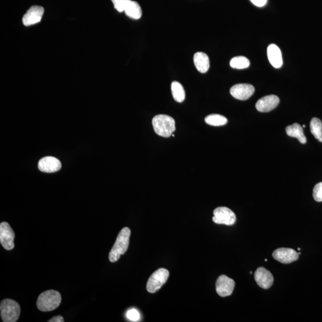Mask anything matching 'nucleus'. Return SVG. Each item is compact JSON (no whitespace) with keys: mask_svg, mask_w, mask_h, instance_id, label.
<instances>
[{"mask_svg":"<svg viewBox=\"0 0 322 322\" xmlns=\"http://www.w3.org/2000/svg\"><path fill=\"white\" fill-rule=\"evenodd\" d=\"M254 278L258 286L264 289L270 288L273 284L274 278L271 272L262 267L256 269Z\"/></svg>","mask_w":322,"mask_h":322,"instance_id":"nucleus-11","label":"nucleus"},{"mask_svg":"<svg viewBox=\"0 0 322 322\" xmlns=\"http://www.w3.org/2000/svg\"><path fill=\"white\" fill-rule=\"evenodd\" d=\"M313 198L317 202H322V182L318 183L313 188Z\"/></svg>","mask_w":322,"mask_h":322,"instance_id":"nucleus-25","label":"nucleus"},{"mask_svg":"<svg viewBox=\"0 0 322 322\" xmlns=\"http://www.w3.org/2000/svg\"><path fill=\"white\" fill-rule=\"evenodd\" d=\"M213 214V221L216 224L232 226L237 220V217L234 212L224 206L215 209Z\"/></svg>","mask_w":322,"mask_h":322,"instance_id":"nucleus-6","label":"nucleus"},{"mask_svg":"<svg viewBox=\"0 0 322 322\" xmlns=\"http://www.w3.org/2000/svg\"><path fill=\"white\" fill-rule=\"evenodd\" d=\"M298 251H300V250H301V249H300V248H298Z\"/></svg>","mask_w":322,"mask_h":322,"instance_id":"nucleus-29","label":"nucleus"},{"mask_svg":"<svg viewBox=\"0 0 322 322\" xmlns=\"http://www.w3.org/2000/svg\"><path fill=\"white\" fill-rule=\"evenodd\" d=\"M285 130H286L287 135L289 137L297 138L302 144L307 142L306 137L304 134L303 128L298 123H294V124L289 125L286 127Z\"/></svg>","mask_w":322,"mask_h":322,"instance_id":"nucleus-17","label":"nucleus"},{"mask_svg":"<svg viewBox=\"0 0 322 322\" xmlns=\"http://www.w3.org/2000/svg\"><path fill=\"white\" fill-rule=\"evenodd\" d=\"M2 321L4 322H17L20 315V307L17 302L5 299L0 304Z\"/></svg>","mask_w":322,"mask_h":322,"instance_id":"nucleus-4","label":"nucleus"},{"mask_svg":"<svg viewBox=\"0 0 322 322\" xmlns=\"http://www.w3.org/2000/svg\"><path fill=\"white\" fill-rule=\"evenodd\" d=\"M49 322H64V319L61 316L53 317V318L50 319Z\"/></svg>","mask_w":322,"mask_h":322,"instance_id":"nucleus-27","label":"nucleus"},{"mask_svg":"<svg viewBox=\"0 0 322 322\" xmlns=\"http://www.w3.org/2000/svg\"><path fill=\"white\" fill-rule=\"evenodd\" d=\"M15 234L7 222H2L0 224V242L7 250H12L15 247L14 239Z\"/></svg>","mask_w":322,"mask_h":322,"instance_id":"nucleus-7","label":"nucleus"},{"mask_svg":"<svg viewBox=\"0 0 322 322\" xmlns=\"http://www.w3.org/2000/svg\"><path fill=\"white\" fill-rule=\"evenodd\" d=\"M205 121L206 124L211 126L220 127L226 125L228 121L226 118L222 115L211 114L205 118Z\"/></svg>","mask_w":322,"mask_h":322,"instance_id":"nucleus-20","label":"nucleus"},{"mask_svg":"<svg viewBox=\"0 0 322 322\" xmlns=\"http://www.w3.org/2000/svg\"><path fill=\"white\" fill-rule=\"evenodd\" d=\"M255 88L249 84H237L230 88V93L234 98L240 101H246L254 93Z\"/></svg>","mask_w":322,"mask_h":322,"instance_id":"nucleus-8","label":"nucleus"},{"mask_svg":"<svg viewBox=\"0 0 322 322\" xmlns=\"http://www.w3.org/2000/svg\"><path fill=\"white\" fill-rule=\"evenodd\" d=\"M255 6L261 7L265 6L268 0H250Z\"/></svg>","mask_w":322,"mask_h":322,"instance_id":"nucleus-26","label":"nucleus"},{"mask_svg":"<svg viewBox=\"0 0 322 322\" xmlns=\"http://www.w3.org/2000/svg\"><path fill=\"white\" fill-rule=\"evenodd\" d=\"M193 62L196 69L201 73H206L208 71L209 66V59L207 54L203 52H198L193 57Z\"/></svg>","mask_w":322,"mask_h":322,"instance_id":"nucleus-16","label":"nucleus"},{"mask_svg":"<svg viewBox=\"0 0 322 322\" xmlns=\"http://www.w3.org/2000/svg\"><path fill=\"white\" fill-rule=\"evenodd\" d=\"M125 14L128 17L134 19H138L142 16V10L137 2L132 1L125 10Z\"/></svg>","mask_w":322,"mask_h":322,"instance_id":"nucleus-18","label":"nucleus"},{"mask_svg":"<svg viewBox=\"0 0 322 322\" xmlns=\"http://www.w3.org/2000/svg\"><path fill=\"white\" fill-rule=\"evenodd\" d=\"M268 56L270 63L274 68H281L283 59L281 50L276 44H272L268 48Z\"/></svg>","mask_w":322,"mask_h":322,"instance_id":"nucleus-15","label":"nucleus"},{"mask_svg":"<svg viewBox=\"0 0 322 322\" xmlns=\"http://www.w3.org/2000/svg\"><path fill=\"white\" fill-rule=\"evenodd\" d=\"M279 102V98L275 95L264 96L256 102V109L260 112H269L275 109Z\"/></svg>","mask_w":322,"mask_h":322,"instance_id":"nucleus-14","label":"nucleus"},{"mask_svg":"<svg viewBox=\"0 0 322 322\" xmlns=\"http://www.w3.org/2000/svg\"><path fill=\"white\" fill-rule=\"evenodd\" d=\"M111 1L113 2L115 9L121 13L125 11L132 0H111Z\"/></svg>","mask_w":322,"mask_h":322,"instance_id":"nucleus-23","label":"nucleus"},{"mask_svg":"<svg viewBox=\"0 0 322 322\" xmlns=\"http://www.w3.org/2000/svg\"><path fill=\"white\" fill-rule=\"evenodd\" d=\"M311 133L316 139L322 143V122L318 118H313L310 122Z\"/></svg>","mask_w":322,"mask_h":322,"instance_id":"nucleus-21","label":"nucleus"},{"mask_svg":"<svg viewBox=\"0 0 322 322\" xmlns=\"http://www.w3.org/2000/svg\"><path fill=\"white\" fill-rule=\"evenodd\" d=\"M62 164L58 159L53 156H46L38 162V169L46 173H53L61 169Z\"/></svg>","mask_w":322,"mask_h":322,"instance_id":"nucleus-12","label":"nucleus"},{"mask_svg":"<svg viewBox=\"0 0 322 322\" xmlns=\"http://www.w3.org/2000/svg\"><path fill=\"white\" fill-rule=\"evenodd\" d=\"M273 257L280 263L289 264L297 261L299 255L291 248H281L277 249L273 253Z\"/></svg>","mask_w":322,"mask_h":322,"instance_id":"nucleus-10","label":"nucleus"},{"mask_svg":"<svg viewBox=\"0 0 322 322\" xmlns=\"http://www.w3.org/2000/svg\"><path fill=\"white\" fill-rule=\"evenodd\" d=\"M305 125H303V128H305Z\"/></svg>","mask_w":322,"mask_h":322,"instance_id":"nucleus-28","label":"nucleus"},{"mask_svg":"<svg viewBox=\"0 0 322 322\" xmlns=\"http://www.w3.org/2000/svg\"><path fill=\"white\" fill-rule=\"evenodd\" d=\"M126 317L128 320L132 322H138L140 319V313L135 308L128 310L126 313Z\"/></svg>","mask_w":322,"mask_h":322,"instance_id":"nucleus-24","label":"nucleus"},{"mask_svg":"<svg viewBox=\"0 0 322 322\" xmlns=\"http://www.w3.org/2000/svg\"><path fill=\"white\" fill-rule=\"evenodd\" d=\"M169 274L168 270L164 268L157 270L149 277L147 286H146L148 291L150 293L158 291L167 282Z\"/></svg>","mask_w":322,"mask_h":322,"instance_id":"nucleus-5","label":"nucleus"},{"mask_svg":"<svg viewBox=\"0 0 322 322\" xmlns=\"http://www.w3.org/2000/svg\"><path fill=\"white\" fill-rule=\"evenodd\" d=\"M172 97L175 101L182 103L185 99V91L181 84L177 81L172 82L171 85Z\"/></svg>","mask_w":322,"mask_h":322,"instance_id":"nucleus-19","label":"nucleus"},{"mask_svg":"<svg viewBox=\"0 0 322 322\" xmlns=\"http://www.w3.org/2000/svg\"><path fill=\"white\" fill-rule=\"evenodd\" d=\"M265 261H268V259H266Z\"/></svg>","mask_w":322,"mask_h":322,"instance_id":"nucleus-30","label":"nucleus"},{"mask_svg":"<svg viewBox=\"0 0 322 322\" xmlns=\"http://www.w3.org/2000/svg\"><path fill=\"white\" fill-rule=\"evenodd\" d=\"M44 12V9L43 7L39 6L31 7L23 16L22 19L23 25L28 27L40 22Z\"/></svg>","mask_w":322,"mask_h":322,"instance_id":"nucleus-13","label":"nucleus"},{"mask_svg":"<svg viewBox=\"0 0 322 322\" xmlns=\"http://www.w3.org/2000/svg\"><path fill=\"white\" fill-rule=\"evenodd\" d=\"M131 230L128 227H124L118 235L116 241L110 251L109 259L112 263L119 260L121 255H124L128 250L129 246Z\"/></svg>","mask_w":322,"mask_h":322,"instance_id":"nucleus-1","label":"nucleus"},{"mask_svg":"<svg viewBox=\"0 0 322 322\" xmlns=\"http://www.w3.org/2000/svg\"><path fill=\"white\" fill-rule=\"evenodd\" d=\"M250 61L244 56L235 57L230 62V67L237 69H245L250 67Z\"/></svg>","mask_w":322,"mask_h":322,"instance_id":"nucleus-22","label":"nucleus"},{"mask_svg":"<svg viewBox=\"0 0 322 322\" xmlns=\"http://www.w3.org/2000/svg\"><path fill=\"white\" fill-rule=\"evenodd\" d=\"M235 286L234 280L226 275H221L217 279L216 285V292L221 297L232 295Z\"/></svg>","mask_w":322,"mask_h":322,"instance_id":"nucleus-9","label":"nucleus"},{"mask_svg":"<svg viewBox=\"0 0 322 322\" xmlns=\"http://www.w3.org/2000/svg\"><path fill=\"white\" fill-rule=\"evenodd\" d=\"M154 132L163 137H169L175 130V120L167 115H156L153 119Z\"/></svg>","mask_w":322,"mask_h":322,"instance_id":"nucleus-3","label":"nucleus"},{"mask_svg":"<svg viewBox=\"0 0 322 322\" xmlns=\"http://www.w3.org/2000/svg\"><path fill=\"white\" fill-rule=\"evenodd\" d=\"M61 301V295L58 291L48 290L39 295L36 305L41 311H51L59 307Z\"/></svg>","mask_w":322,"mask_h":322,"instance_id":"nucleus-2","label":"nucleus"}]
</instances>
